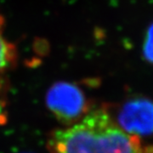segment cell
I'll list each match as a JSON object with an SVG mask.
<instances>
[{
  "label": "cell",
  "mask_w": 153,
  "mask_h": 153,
  "mask_svg": "<svg viewBox=\"0 0 153 153\" xmlns=\"http://www.w3.org/2000/svg\"><path fill=\"white\" fill-rule=\"evenodd\" d=\"M49 153H134L128 136L113 125L105 105L49 134Z\"/></svg>",
  "instance_id": "cell-1"
},
{
  "label": "cell",
  "mask_w": 153,
  "mask_h": 153,
  "mask_svg": "<svg viewBox=\"0 0 153 153\" xmlns=\"http://www.w3.org/2000/svg\"><path fill=\"white\" fill-rule=\"evenodd\" d=\"M45 104L56 120L66 127L79 122L94 107L81 88L64 81L56 82L48 89Z\"/></svg>",
  "instance_id": "cell-2"
},
{
  "label": "cell",
  "mask_w": 153,
  "mask_h": 153,
  "mask_svg": "<svg viewBox=\"0 0 153 153\" xmlns=\"http://www.w3.org/2000/svg\"><path fill=\"white\" fill-rule=\"evenodd\" d=\"M117 122L128 133L153 134V100L146 97L128 100L118 110Z\"/></svg>",
  "instance_id": "cell-3"
},
{
  "label": "cell",
  "mask_w": 153,
  "mask_h": 153,
  "mask_svg": "<svg viewBox=\"0 0 153 153\" xmlns=\"http://www.w3.org/2000/svg\"><path fill=\"white\" fill-rule=\"evenodd\" d=\"M4 17L0 13V92L5 88L6 78L17 63V48L4 36Z\"/></svg>",
  "instance_id": "cell-4"
},
{
  "label": "cell",
  "mask_w": 153,
  "mask_h": 153,
  "mask_svg": "<svg viewBox=\"0 0 153 153\" xmlns=\"http://www.w3.org/2000/svg\"><path fill=\"white\" fill-rule=\"evenodd\" d=\"M143 55L147 62L153 65V23L148 27L143 44Z\"/></svg>",
  "instance_id": "cell-5"
},
{
  "label": "cell",
  "mask_w": 153,
  "mask_h": 153,
  "mask_svg": "<svg viewBox=\"0 0 153 153\" xmlns=\"http://www.w3.org/2000/svg\"><path fill=\"white\" fill-rule=\"evenodd\" d=\"M128 140H129L130 145L134 152L141 148V140H140V135L134 134L131 136H128Z\"/></svg>",
  "instance_id": "cell-6"
},
{
  "label": "cell",
  "mask_w": 153,
  "mask_h": 153,
  "mask_svg": "<svg viewBox=\"0 0 153 153\" xmlns=\"http://www.w3.org/2000/svg\"><path fill=\"white\" fill-rule=\"evenodd\" d=\"M142 149L143 153H153V145H147Z\"/></svg>",
  "instance_id": "cell-7"
}]
</instances>
